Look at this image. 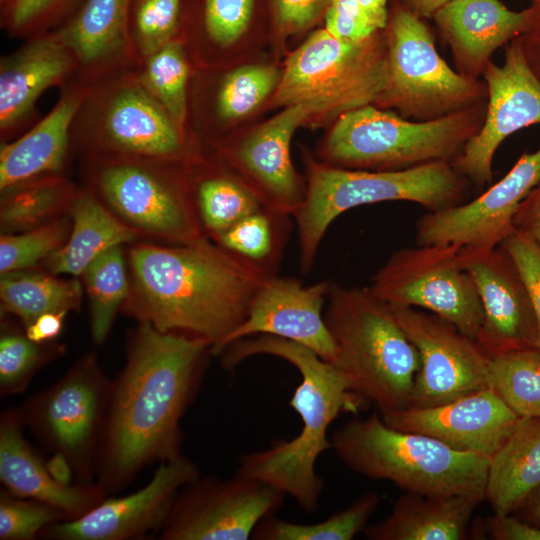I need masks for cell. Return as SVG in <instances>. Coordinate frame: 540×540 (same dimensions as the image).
I'll use <instances>...</instances> for the list:
<instances>
[{
  "instance_id": "obj_32",
  "label": "cell",
  "mask_w": 540,
  "mask_h": 540,
  "mask_svg": "<svg viewBox=\"0 0 540 540\" xmlns=\"http://www.w3.org/2000/svg\"><path fill=\"white\" fill-rule=\"evenodd\" d=\"M78 189L63 173H59L1 190V234L28 231L68 215Z\"/></svg>"
},
{
  "instance_id": "obj_51",
  "label": "cell",
  "mask_w": 540,
  "mask_h": 540,
  "mask_svg": "<svg viewBox=\"0 0 540 540\" xmlns=\"http://www.w3.org/2000/svg\"><path fill=\"white\" fill-rule=\"evenodd\" d=\"M67 312H49L39 316L25 328L28 338L36 343L54 341L62 332Z\"/></svg>"
},
{
  "instance_id": "obj_9",
  "label": "cell",
  "mask_w": 540,
  "mask_h": 540,
  "mask_svg": "<svg viewBox=\"0 0 540 540\" xmlns=\"http://www.w3.org/2000/svg\"><path fill=\"white\" fill-rule=\"evenodd\" d=\"M87 187L143 238L171 244L205 237L178 164L116 156H85Z\"/></svg>"
},
{
  "instance_id": "obj_15",
  "label": "cell",
  "mask_w": 540,
  "mask_h": 540,
  "mask_svg": "<svg viewBox=\"0 0 540 540\" xmlns=\"http://www.w3.org/2000/svg\"><path fill=\"white\" fill-rule=\"evenodd\" d=\"M389 305L420 355L407 407H436L489 388L490 357L475 339L433 313Z\"/></svg>"
},
{
  "instance_id": "obj_56",
  "label": "cell",
  "mask_w": 540,
  "mask_h": 540,
  "mask_svg": "<svg viewBox=\"0 0 540 540\" xmlns=\"http://www.w3.org/2000/svg\"><path fill=\"white\" fill-rule=\"evenodd\" d=\"M531 4H536L540 6V0H529Z\"/></svg>"
},
{
  "instance_id": "obj_53",
  "label": "cell",
  "mask_w": 540,
  "mask_h": 540,
  "mask_svg": "<svg viewBox=\"0 0 540 540\" xmlns=\"http://www.w3.org/2000/svg\"><path fill=\"white\" fill-rule=\"evenodd\" d=\"M370 20L380 30H384L388 22L389 10L387 4L389 0H355Z\"/></svg>"
},
{
  "instance_id": "obj_37",
  "label": "cell",
  "mask_w": 540,
  "mask_h": 540,
  "mask_svg": "<svg viewBox=\"0 0 540 540\" xmlns=\"http://www.w3.org/2000/svg\"><path fill=\"white\" fill-rule=\"evenodd\" d=\"M488 387L520 418H540V352L528 348L490 357Z\"/></svg>"
},
{
  "instance_id": "obj_41",
  "label": "cell",
  "mask_w": 540,
  "mask_h": 540,
  "mask_svg": "<svg viewBox=\"0 0 540 540\" xmlns=\"http://www.w3.org/2000/svg\"><path fill=\"white\" fill-rule=\"evenodd\" d=\"M70 215L40 227L0 236V273L36 268L57 252L67 241L71 230Z\"/></svg>"
},
{
  "instance_id": "obj_45",
  "label": "cell",
  "mask_w": 540,
  "mask_h": 540,
  "mask_svg": "<svg viewBox=\"0 0 540 540\" xmlns=\"http://www.w3.org/2000/svg\"><path fill=\"white\" fill-rule=\"evenodd\" d=\"M80 0H11L7 25L14 35L43 33ZM37 35V34H36Z\"/></svg>"
},
{
  "instance_id": "obj_11",
  "label": "cell",
  "mask_w": 540,
  "mask_h": 540,
  "mask_svg": "<svg viewBox=\"0 0 540 540\" xmlns=\"http://www.w3.org/2000/svg\"><path fill=\"white\" fill-rule=\"evenodd\" d=\"M386 81L385 29L359 42L321 29L289 56L272 102L285 107L313 103L321 114L340 116L374 104Z\"/></svg>"
},
{
  "instance_id": "obj_52",
  "label": "cell",
  "mask_w": 540,
  "mask_h": 540,
  "mask_svg": "<svg viewBox=\"0 0 540 540\" xmlns=\"http://www.w3.org/2000/svg\"><path fill=\"white\" fill-rule=\"evenodd\" d=\"M519 38L530 68L540 79V6L536 18Z\"/></svg>"
},
{
  "instance_id": "obj_35",
  "label": "cell",
  "mask_w": 540,
  "mask_h": 540,
  "mask_svg": "<svg viewBox=\"0 0 540 540\" xmlns=\"http://www.w3.org/2000/svg\"><path fill=\"white\" fill-rule=\"evenodd\" d=\"M80 278L89 301L91 337L96 345H102L129 295V272L123 246L102 253Z\"/></svg>"
},
{
  "instance_id": "obj_4",
  "label": "cell",
  "mask_w": 540,
  "mask_h": 540,
  "mask_svg": "<svg viewBox=\"0 0 540 540\" xmlns=\"http://www.w3.org/2000/svg\"><path fill=\"white\" fill-rule=\"evenodd\" d=\"M324 318L335 348L332 363L352 391L380 414L406 408L420 355L390 305L369 286L331 282Z\"/></svg>"
},
{
  "instance_id": "obj_6",
  "label": "cell",
  "mask_w": 540,
  "mask_h": 540,
  "mask_svg": "<svg viewBox=\"0 0 540 540\" xmlns=\"http://www.w3.org/2000/svg\"><path fill=\"white\" fill-rule=\"evenodd\" d=\"M305 200L294 215L300 268L308 273L334 220L358 206L409 201L429 212L465 202L470 182L450 162H434L398 171L346 169L307 160Z\"/></svg>"
},
{
  "instance_id": "obj_22",
  "label": "cell",
  "mask_w": 540,
  "mask_h": 540,
  "mask_svg": "<svg viewBox=\"0 0 540 540\" xmlns=\"http://www.w3.org/2000/svg\"><path fill=\"white\" fill-rule=\"evenodd\" d=\"M380 415L394 429L430 436L457 451L488 458L520 419L490 388L436 407H406Z\"/></svg>"
},
{
  "instance_id": "obj_36",
  "label": "cell",
  "mask_w": 540,
  "mask_h": 540,
  "mask_svg": "<svg viewBox=\"0 0 540 540\" xmlns=\"http://www.w3.org/2000/svg\"><path fill=\"white\" fill-rule=\"evenodd\" d=\"M142 87L165 109L183 131L188 110L189 64L177 38L139 60L133 69Z\"/></svg>"
},
{
  "instance_id": "obj_47",
  "label": "cell",
  "mask_w": 540,
  "mask_h": 540,
  "mask_svg": "<svg viewBox=\"0 0 540 540\" xmlns=\"http://www.w3.org/2000/svg\"><path fill=\"white\" fill-rule=\"evenodd\" d=\"M324 17L325 30L341 40L359 42L380 31L355 0H332Z\"/></svg>"
},
{
  "instance_id": "obj_21",
  "label": "cell",
  "mask_w": 540,
  "mask_h": 540,
  "mask_svg": "<svg viewBox=\"0 0 540 540\" xmlns=\"http://www.w3.org/2000/svg\"><path fill=\"white\" fill-rule=\"evenodd\" d=\"M331 282L304 285L292 277L275 275L254 295L245 320L226 338L218 355L231 343L256 335H270L301 344L333 362L335 348L323 314Z\"/></svg>"
},
{
  "instance_id": "obj_13",
  "label": "cell",
  "mask_w": 540,
  "mask_h": 540,
  "mask_svg": "<svg viewBox=\"0 0 540 540\" xmlns=\"http://www.w3.org/2000/svg\"><path fill=\"white\" fill-rule=\"evenodd\" d=\"M460 249L454 244L402 248L389 257L369 287L388 304L424 309L476 340L483 309Z\"/></svg>"
},
{
  "instance_id": "obj_12",
  "label": "cell",
  "mask_w": 540,
  "mask_h": 540,
  "mask_svg": "<svg viewBox=\"0 0 540 540\" xmlns=\"http://www.w3.org/2000/svg\"><path fill=\"white\" fill-rule=\"evenodd\" d=\"M112 382L96 354L88 352L18 408L24 428L51 456L68 463L78 483H96V454Z\"/></svg>"
},
{
  "instance_id": "obj_43",
  "label": "cell",
  "mask_w": 540,
  "mask_h": 540,
  "mask_svg": "<svg viewBox=\"0 0 540 540\" xmlns=\"http://www.w3.org/2000/svg\"><path fill=\"white\" fill-rule=\"evenodd\" d=\"M181 0H138L131 33L140 59L176 38Z\"/></svg>"
},
{
  "instance_id": "obj_27",
  "label": "cell",
  "mask_w": 540,
  "mask_h": 540,
  "mask_svg": "<svg viewBox=\"0 0 540 540\" xmlns=\"http://www.w3.org/2000/svg\"><path fill=\"white\" fill-rule=\"evenodd\" d=\"M93 84L78 78L71 80L44 118L18 139L2 141L0 191L40 176L62 173L74 121Z\"/></svg>"
},
{
  "instance_id": "obj_46",
  "label": "cell",
  "mask_w": 540,
  "mask_h": 540,
  "mask_svg": "<svg viewBox=\"0 0 540 540\" xmlns=\"http://www.w3.org/2000/svg\"><path fill=\"white\" fill-rule=\"evenodd\" d=\"M514 260L527 286L538 328L537 349L540 352V247L515 229L500 244Z\"/></svg>"
},
{
  "instance_id": "obj_40",
  "label": "cell",
  "mask_w": 540,
  "mask_h": 540,
  "mask_svg": "<svg viewBox=\"0 0 540 540\" xmlns=\"http://www.w3.org/2000/svg\"><path fill=\"white\" fill-rule=\"evenodd\" d=\"M280 78L270 65H246L228 72L217 89L216 115L225 122L244 118L275 92Z\"/></svg>"
},
{
  "instance_id": "obj_29",
  "label": "cell",
  "mask_w": 540,
  "mask_h": 540,
  "mask_svg": "<svg viewBox=\"0 0 540 540\" xmlns=\"http://www.w3.org/2000/svg\"><path fill=\"white\" fill-rule=\"evenodd\" d=\"M71 230L65 244L44 263L56 275L80 278L102 253L142 239V235L117 218L88 188H79L69 210Z\"/></svg>"
},
{
  "instance_id": "obj_1",
  "label": "cell",
  "mask_w": 540,
  "mask_h": 540,
  "mask_svg": "<svg viewBox=\"0 0 540 540\" xmlns=\"http://www.w3.org/2000/svg\"><path fill=\"white\" fill-rule=\"evenodd\" d=\"M210 343L139 322L112 382L95 461L105 493L127 487L147 466L181 454V419L202 384Z\"/></svg>"
},
{
  "instance_id": "obj_54",
  "label": "cell",
  "mask_w": 540,
  "mask_h": 540,
  "mask_svg": "<svg viewBox=\"0 0 540 540\" xmlns=\"http://www.w3.org/2000/svg\"><path fill=\"white\" fill-rule=\"evenodd\" d=\"M414 15L424 20L433 15L451 0H397Z\"/></svg>"
},
{
  "instance_id": "obj_44",
  "label": "cell",
  "mask_w": 540,
  "mask_h": 540,
  "mask_svg": "<svg viewBox=\"0 0 540 540\" xmlns=\"http://www.w3.org/2000/svg\"><path fill=\"white\" fill-rule=\"evenodd\" d=\"M254 0H205L204 30L212 44L227 48L247 30Z\"/></svg>"
},
{
  "instance_id": "obj_10",
  "label": "cell",
  "mask_w": 540,
  "mask_h": 540,
  "mask_svg": "<svg viewBox=\"0 0 540 540\" xmlns=\"http://www.w3.org/2000/svg\"><path fill=\"white\" fill-rule=\"evenodd\" d=\"M385 35L387 81L373 105L428 121L486 101L485 82L452 69L438 53L426 20L399 1L389 11Z\"/></svg>"
},
{
  "instance_id": "obj_19",
  "label": "cell",
  "mask_w": 540,
  "mask_h": 540,
  "mask_svg": "<svg viewBox=\"0 0 540 540\" xmlns=\"http://www.w3.org/2000/svg\"><path fill=\"white\" fill-rule=\"evenodd\" d=\"M460 255L481 300L483 321L476 341L487 355L536 348L535 312L512 257L500 245L485 251L460 249Z\"/></svg>"
},
{
  "instance_id": "obj_7",
  "label": "cell",
  "mask_w": 540,
  "mask_h": 540,
  "mask_svg": "<svg viewBox=\"0 0 540 540\" xmlns=\"http://www.w3.org/2000/svg\"><path fill=\"white\" fill-rule=\"evenodd\" d=\"M486 101L442 118L415 121L373 104L341 114L322 154L328 165L398 171L450 162L479 131Z\"/></svg>"
},
{
  "instance_id": "obj_8",
  "label": "cell",
  "mask_w": 540,
  "mask_h": 540,
  "mask_svg": "<svg viewBox=\"0 0 540 540\" xmlns=\"http://www.w3.org/2000/svg\"><path fill=\"white\" fill-rule=\"evenodd\" d=\"M91 155H116L190 164L197 155L165 109L142 87L133 70L93 84L72 128Z\"/></svg>"
},
{
  "instance_id": "obj_17",
  "label": "cell",
  "mask_w": 540,
  "mask_h": 540,
  "mask_svg": "<svg viewBox=\"0 0 540 540\" xmlns=\"http://www.w3.org/2000/svg\"><path fill=\"white\" fill-rule=\"evenodd\" d=\"M540 182V147L524 153L498 182L477 198L429 212L416 223L417 245L454 244L462 250L498 247L514 230L513 217L525 197Z\"/></svg>"
},
{
  "instance_id": "obj_26",
  "label": "cell",
  "mask_w": 540,
  "mask_h": 540,
  "mask_svg": "<svg viewBox=\"0 0 540 540\" xmlns=\"http://www.w3.org/2000/svg\"><path fill=\"white\" fill-rule=\"evenodd\" d=\"M18 408L0 416V480L10 493L35 499L65 512L71 519L88 513L107 494L96 483H65L26 440Z\"/></svg>"
},
{
  "instance_id": "obj_55",
  "label": "cell",
  "mask_w": 540,
  "mask_h": 540,
  "mask_svg": "<svg viewBox=\"0 0 540 540\" xmlns=\"http://www.w3.org/2000/svg\"><path fill=\"white\" fill-rule=\"evenodd\" d=\"M522 520L540 527V487L537 488L518 508ZM517 510V511H518Z\"/></svg>"
},
{
  "instance_id": "obj_2",
  "label": "cell",
  "mask_w": 540,
  "mask_h": 540,
  "mask_svg": "<svg viewBox=\"0 0 540 540\" xmlns=\"http://www.w3.org/2000/svg\"><path fill=\"white\" fill-rule=\"evenodd\" d=\"M126 258L130 289L121 311L162 332L203 338L212 355L245 320L268 279L206 236L185 244L136 243Z\"/></svg>"
},
{
  "instance_id": "obj_16",
  "label": "cell",
  "mask_w": 540,
  "mask_h": 540,
  "mask_svg": "<svg viewBox=\"0 0 540 540\" xmlns=\"http://www.w3.org/2000/svg\"><path fill=\"white\" fill-rule=\"evenodd\" d=\"M481 76L487 88L483 124L451 161L461 176L478 187L492 182L500 144L522 128L540 125V79L526 60L519 36L506 46L503 64L489 61Z\"/></svg>"
},
{
  "instance_id": "obj_20",
  "label": "cell",
  "mask_w": 540,
  "mask_h": 540,
  "mask_svg": "<svg viewBox=\"0 0 540 540\" xmlns=\"http://www.w3.org/2000/svg\"><path fill=\"white\" fill-rule=\"evenodd\" d=\"M321 115L313 103L285 107L226 150L231 162L245 175L249 186L266 207L294 216L307 191L291 159V140L299 126Z\"/></svg>"
},
{
  "instance_id": "obj_5",
  "label": "cell",
  "mask_w": 540,
  "mask_h": 540,
  "mask_svg": "<svg viewBox=\"0 0 540 540\" xmlns=\"http://www.w3.org/2000/svg\"><path fill=\"white\" fill-rule=\"evenodd\" d=\"M331 449L350 470L426 496L485 499L490 458L457 451L423 434L387 425L378 412L346 421L330 437Z\"/></svg>"
},
{
  "instance_id": "obj_30",
  "label": "cell",
  "mask_w": 540,
  "mask_h": 540,
  "mask_svg": "<svg viewBox=\"0 0 540 540\" xmlns=\"http://www.w3.org/2000/svg\"><path fill=\"white\" fill-rule=\"evenodd\" d=\"M540 487V418L519 419L490 457L485 499L496 514H513Z\"/></svg>"
},
{
  "instance_id": "obj_18",
  "label": "cell",
  "mask_w": 540,
  "mask_h": 540,
  "mask_svg": "<svg viewBox=\"0 0 540 540\" xmlns=\"http://www.w3.org/2000/svg\"><path fill=\"white\" fill-rule=\"evenodd\" d=\"M195 462L182 453L159 463L150 482L123 497H106L83 516L45 528L52 540H131L159 534L177 494L199 477Z\"/></svg>"
},
{
  "instance_id": "obj_50",
  "label": "cell",
  "mask_w": 540,
  "mask_h": 540,
  "mask_svg": "<svg viewBox=\"0 0 540 540\" xmlns=\"http://www.w3.org/2000/svg\"><path fill=\"white\" fill-rule=\"evenodd\" d=\"M512 222L515 229L527 235L540 247V182L520 203Z\"/></svg>"
},
{
  "instance_id": "obj_39",
  "label": "cell",
  "mask_w": 540,
  "mask_h": 540,
  "mask_svg": "<svg viewBox=\"0 0 540 540\" xmlns=\"http://www.w3.org/2000/svg\"><path fill=\"white\" fill-rule=\"evenodd\" d=\"M64 347L52 342L36 343L28 338L25 328L1 323L0 335V395L22 393L34 375L60 356Z\"/></svg>"
},
{
  "instance_id": "obj_49",
  "label": "cell",
  "mask_w": 540,
  "mask_h": 540,
  "mask_svg": "<svg viewBox=\"0 0 540 540\" xmlns=\"http://www.w3.org/2000/svg\"><path fill=\"white\" fill-rule=\"evenodd\" d=\"M332 0H275L279 26L284 32L307 29L325 15Z\"/></svg>"
},
{
  "instance_id": "obj_33",
  "label": "cell",
  "mask_w": 540,
  "mask_h": 540,
  "mask_svg": "<svg viewBox=\"0 0 540 540\" xmlns=\"http://www.w3.org/2000/svg\"><path fill=\"white\" fill-rule=\"evenodd\" d=\"M290 228L289 215L264 206L211 240L245 265L270 278L277 275Z\"/></svg>"
},
{
  "instance_id": "obj_14",
  "label": "cell",
  "mask_w": 540,
  "mask_h": 540,
  "mask_svg": "<svg viewBox=\"0 0 540 540\" xmlns=\"http://www.w3.org/2000/svg\"><path fill=\"white\" fill-rule=\"evenodd\" d=\"M286 495L236 473L222 479L199 476L181 488L158 536L162 540H248L274 515Z\"/></svg>"
},
{
  "instance_id": "obj_23",
  "label": "cell",
  "mask_w": 540,
  "mask_h": 540,
  "mask_svg": "<svg viewBox=\"0 0 540 540\" xmlns=\"http://www.w3.org/2000/svg\"><path fill=\"white\" fill-rule=\"evenodd\" d=\"M538 12L536 4L512 11L500 0H451L432 20L451 50L455 70L479 79L492 54L520 36Z\"/></svg>"
},
{
  "instance_id": "obj_3",
  "label": "cell",
  "mask_w": 540,
  "mask_h": 540,
  "mask_svg": "<svg viewBox=\"0 0 540 540\" xmlns=\"http://www.w3.org/2000/svg\"><path fill=\"white\" fill-rule=\"evenodd\" d=\"M256 355L280 358L298 370L301 381L290 406L301 418L302 427L290 440L278 439L266 449L242 454L236 473L279 489L305 513L314 514L325 485L316 464L320 455L331 449L329 427L342 413H358L366 401L352 391L333 363L301 344L276 336L256 335L231 343L220 354L221 365L232 370Z\"/></svg>"
},
{
  "instance_id": "obj_38",
  "label": "cell",
  "mask_w": 540,
  "mask_h": 540,
  "mask_svg": "<svg viewBox=\"0 0 540 540\" xmlns=\"http://www.w3.org/2000/svg\"><path fill=\"white\" fill-rule=\"evenodd\" d=\"M381 501L379 494L367 492L349 506L323 521L298 524L274 515L264 518L255 528L256 540H352L367 526Z\"/></svg>"
},
{
  "instance_id": "obj_31",
  "label": "cell",
  "mask_w": 540,
  "mask_h": 540,
  "mask_svg": "<svg viewBox=\"0 0 540 540\" xmlns=\"http://www.w3.org/2000/svg\"><path fill=\"white\" fill-rule=\"evenodd\" d=\"M59 276L35 268L1 274V316H14L26 328L45 313L78 311L81 280Z\"/></svg>"
},
{
  "instance_id": "obj_28",
  "label": "cell",
  "mask_w": 540,
  "mask_h": 540,
  "mask_svg": "<svg viewBox=\"0 0 540 540\" xmlns=\"http://www.w3.org/2000/svg\"><path fill=\"white\" fill-rule=\"evenodd\" d=\"M483 499L466 496L401 495L391 512L363 530L370 540H462Z\"/></svg>"
},
{
  "instance_id": "obj_48",
  "label": "cell",
  "mask_w": 540,
  "mask_h": 540,
  "mask_svg": "<svg viewBox=\"0 0 540 540\" xmlns=\"http://www.w3.org/2000/svg\"><path fill=\"white\" fill-rule=\"evenodd\" d=\"M473 539L540 540V527L512 514H496L476 519L472 524Z\"/></svg>"
},
{
  "instance_id": "obj_34",
  "label": "cell",
  "mask_w": 540,
  "mask_h": 540,
  "mask_svg": "<svg viewBox=\"0 0 540 540\" xmlns=\"http://www.w3.org/2000/svg\"><path fill=\"white\" fill-rule=\"evenodd\" d=\"M191 198L202 231L209 239L265 205L238 178L222 171H205L189 178Z\"/></svg>"
},
{
  "instance_id": "obj_25",
  "label": "cell",
  "mask_w": 540,
  "mask_h": 540,
  "mask_svg": "<svg viewBox=\"0 0 540 540\" xmlns=\"http://www.w3.org/2000/svg\"><path fill=\"white\" fill-rule=\"evenodd\" d=\"M131 1L84 0L74 16L56 30L77 61L75 78L96 83L137 66Z\"/></svg>"
},
{
  "instance_id": "obj_24",
  "label": "cell",
  "mask_w": 540,
  "mask_h": 540,
  "mask_svg": "<svg viewBox=\"0 0 540 540\" xmlns=\"http://www.w3.org/2000/svg\"><path fill=\"white\" fill-rule=\"evenodd\" d=\"M77 61L58 33L43 32L0 61V132L7 141L35 112L39 97L77 75Z\"/></svg>"
},
{
  "instance_id": "obj_42",
  "label": "cell",
  "mask_w": 540,
  "mask_h": 540,
  "mask_svg": "<svg viewBox=\"0 0 540 540\" xmlns=\"http://www.w3.org/2000/svg\"><path fill=\"white\" fill-rule=\"evenodd\" d=\"M70 520L57 507L16 496L8 490L0 491V539L33 540L48 526Z\"/></svg>"
}]
</instances>
